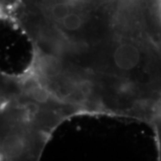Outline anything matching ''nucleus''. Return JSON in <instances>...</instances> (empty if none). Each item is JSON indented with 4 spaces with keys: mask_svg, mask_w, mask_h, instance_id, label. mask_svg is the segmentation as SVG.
<instances>
[{
    "mask_svg": "<svg viewBox=\"0 0 161 161\" xmlns=\"http://www.w3.org/2000/svg\"><path fill=\"white\" fill-rule=\"evenodd\" d=\"M141 52L137 47L131 43H122L115 47L113 53L115 65L121 71H131L138 66Z\"/></svg>",
    "mask_w": 161,
    "mask_h": 161,
    "instance_id": "f257e3e1",
    "label": "nucleus"
},
{
    "mask_svg": "<svg viewBox=\"0 0 161 161\" xmlns=\"http://www.w3.org/2000/svg\"><path fill=\"white\" fill-rule=\"evenodd\" d=\"M60 22H61V24L63 25L64 28L67 31H77L80 29V26L82 25V20L80 15H78L77 14L73 13V12L69 13Z\"/></svg>",
    "mask_w": 161,
    "mask_h": 161,
    "instance_id": "f03ea898",
    "label": "nucleus"
},
{
    "mask_svg": "<svg viewBox=\"0 0 161 161\" xmlns=\"http://www.w3.org/2000/svg\"><path fill=\"white\" fill-rule=\"evenodd\" d=\"M69 13H71V6L69 2H60L58 4H55L51 9L53 17L58 21H61Z\"/></svg>",
    "mask_w": 161,
    "mask_h": 161,
    "instance_id": "7ed1b4c3",
    "label": "nucleus"
},
{
    "mask_svg": "<svg viewBox=\"0 0 161 161\" xmlns=\"http://www.w3.org/2000/svg\"><path fill=\"white\" fill-rule=\"evenodd\" d=\"M71 1H75V0H68V2H71Z\"/></svg>",
    "mask_w": 161,
    "mask_h": 161,
    "instance_id": "20e7f679",
    "label": "nucleus"
}]
</instances>
